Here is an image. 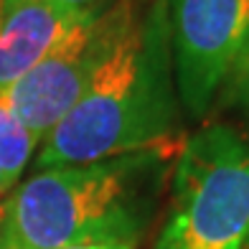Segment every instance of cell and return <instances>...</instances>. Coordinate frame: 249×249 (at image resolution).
<instances>
[{
  "mask_svg": "<svg viewBox=\"0 0 249 249\" xmlns=\"http://www.w3.org/2000/svg\"><path fill=\"white\" fill-rule=\"evenodd\" d=\"M0 10H3V0H0Z\"/></svg>",
  "mask_w": 249,
  "mask_h": 249,
  "instance_id": "cell-13",
  "label": "cell"
},
{
  "mask_svg": "<svg viewBox=\"0 0 249 249\" xmlns=\"http://www.w3.org/2000/svg\"><path fill=\"white\" fill-rule=\"evenodd\" d=\"M8 194H10V191H8V188L3 186V180H0V203L5 201V196H8Z\"/></svg>",
  "mask_w": 249,
  "mask_h": 249,
  "instance_id": "cell-11",
  "label": "cell"
},
{
  "mask_svg": "<svg viewBox=\"0 0 249 249\" xmlns=\"http://www.w3.org/2000/svg\"><path fill=\"white\" fill-rule=\"evenodd\" d=\"M36 145V135L20 122L8 97L0 94V180L8 191L18 186V178L23 176Z\"/></svg>",
  "mask_w": 249,
  "mask_h": 249,
  "instance_id": "cell-7",
  "label": "cell"
},
{
  "mask_svg": "<svg viewBox=\"0 0 249 249\" xmlns=\"http://www.w3.org/2000/svg\"><path fill=\"white\" fill-rule=\"evenodd\" d=\"M112 5V3H107ZM107 5L28 0L0 10V94Z\"/></svg>",
  "mask_w": 249,
  "mask_h": 249,
  "instance_id": "cell-6",
  "label": "cell"
},
{
  "mask_svg": "<svg viewBox=\"0 0 249 249\" xmlns=\"http://www.w3.org/2000/svg\"><path fill=\"white\" fill-rule=\"evenodd\" d=\"M132 18L127 3H112L76 28L38 66L5 89L10 107L41 142L59 124L97 76L115 41Z\"/></svg>",
  "mask_w": 249,
  "mask_h": 249,
  "instance_id": "cell-4",
  "label": "cell"
},
{
  "mask_svg": "<svg viewBox=\"0 0 249 249\" xmlns=\"http://www.w3.org/2000/svg\"><path fill=\"white\" fill-rule=\"evenodd\" d=\"M180 105L203 117L249 33V0H165Z\"/></svg>",
  "mask_w": 249,
  "mask_h": 249,
  "instance_id": "cell-5",
  "label": "cell"
},
{
  "mask_svg": "<svg viewBox=\"0 0 249 249\" xmlns=\"http://www.w3.org/2000/svg\"><path fill=\"white\" fill-rule=\"evenodd\" d=\"M221 97L226 105H234V107L249 112V33H247L239 53H236L229 74L224 79Z\"/></svg>",
  "mask_w": 249,
  "mask_h": 249,
  "instance_id": "cell-8",
  "label": "cell"
},
{
  "mask_svg": "<svg viewBox=\"0 0 249 249\" xmlns=\"http://www.w3.org/2000/svg\"><path fill=\"white\" fill-rule=\"evenodd\" d=\"M178 155L173 142L94 163L43 168L0 203V249L135 242Z\"/></svg>",
  "mask_w": 249,
  "mask_h": 249,
  "instance_id": "cell-2",
  "label": "cell"
},
{
  "mask_svg": "<svg viewBox=\"0 0 249 249\" xmlns=\"http://www.w3.org/2000/svg\"><path fill=\"white\" fill-rule=\"evenodd\" d=\"M244 249H249V236H247V242H244Z\"/></svg>",
  "mask_w": 249,
  "mask_h": 249,
  "instance_id": "cell-12",
  "label": "cell"
},
{
  "mask_svg": "<svg viewBox=\"0 0 249 249\" xmlns=\"http://www.w3.org/2000/svg\"><path fill=\"white\" fill-rule=\"evenodd\" d=\"M56 249H135V242H79V244H64Z\"/></svg>",
  "mask_w": 249,
  "mask_h": 249,
  "instance_id": "cell-9",
  "label": "cell"
},
{
  "mask_svg": "<svg viewBox=\"0 0 249 249\" xmlns=\"http://www.w3.org/2000/svg\"><path fill=\"white\" fill-rule=\"evenodd\" d=\"M249 236V142L209 124L176 155L168 219L153 249H244Z\"/></svg>",
  "mask_w": 249,
  "mask_h": 249,
  "instance_id": "cell-3",
  "label": "cell"
},
{
  "mask_svg": "<svg viewBox=\"0 0 249 249\" xmlns=\"http://www.w3.org/2000/svg\"><path fill=\"white\" fill-rule=\"evenodd\" d=\"M20 3H28V0H3V8H13ZM49 3H66V5H107L115 3V0H49Z\"/></svg>",
  "mask_w": 249,
  "mask_h": 249,
  "instance_id": "cell-10",
  "label": "cell"
},
{
  "mask_svg": "<svg viewBox=\"0 0 249 249\" xmlns=\"http://www.w3.org/2000/svg\"><path fill=\"white\" fill-rule=\"evenodd\" d=\"M176 66L165 0L130 18L84 97L41 140L36 165H76L173 142Z\"/></svg>",
  "mask_w": 249,
  "mask_h": 249,
  "instance_id": "cell-1",
  "label": "cell"
}]
</instances>
